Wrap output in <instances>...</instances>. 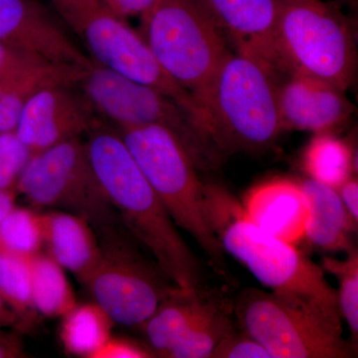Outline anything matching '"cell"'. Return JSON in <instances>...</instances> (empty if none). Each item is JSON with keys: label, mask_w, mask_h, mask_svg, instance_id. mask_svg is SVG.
<instances>
[{"label": "cell", "mask_w": 358, "mask_h": 358, "mask_svg": "<svg viewBox=\"0 0 358 358\" xmlns=\"http://www.w3.org/2000/svg\"><path fill=\"white\" fill-rule=\"evenodd\" d=\"M85 136L92 166L124 228L176 286L203 289L201 264L117 129L99 119Z\"/></svg>", "instance_id": "6da1fadb"}, {"label": "cell", "mask_w": 358, "mask_h": 358, "mask_svg": "<svg viewBox=\"0 0 358 358\" xmlns=\"http://www.w3.org/2000/svg\"><path fill=\"white\" fill-rule=\"evenodd\" d=\"M207 215L224 252L248 268L261 284L341 324L338 291L296 245L256 225L241 202L223 186L205 183Z\"/></svg>", "instance_id": "7a4b0ae2"}, {"label": "cell", "mask_w": 358, "mask_h": 358, "mask_svg": "<svg viewBox=\"0 0 358 358\" xmlns=\"http://www.w3.org/2000/svg\"><path fill=\"white\" fill-rule=\"evenodd\" d=\"M277 75L256 59L229 52L195 103L213 157L268 148L284 131Z\"/></svg>", "instance_id": "3957f363"}, {"label": "cell", "mask_w": 358, "mask_h": 358, "mask_svg": "<svg viewBox=\"0 0 358 358\" xmlns=\"http://www.w3.org/2000/svg\"><path fill=\"white\" fill-rule=\"evenodd\" d=\"M174 224L190 235L221 272L224 250L207 215L205 183L180 138L159 124L117 129Z\"/></svg>", "instance_id": "277c9868"}, {"label": "cell", "mask_w": 358, "mask_h": 358, "mask_svg": "<svg viewBox=\"0 0 358 358\" xmlns=\"http://www.w3.org/2000/svg\"><path fill=\"white\" fill-rule=\"evenodd\" d=\"M140 20L155 60L195 101L230 52L204 0H159Z\"/></svg>", "instance_id": "5b68a950"}, {"label": "cell", "mask_w": 358, "mask_h": 358, "mask_svg": "<svg viewBox=\"0 0 358 358\" xmlns=\"http://www.w3.org/2000/svg\"><path fill=\"white\" fill-rule=\"evenodd\" d=\"M275 48L281 75H303L345 91L357 69L355 39L345 16L322 0L282 1Z\"/></svg>", "instance_id": "8992f818"}, {"label": "cell", "mask_w": 358, "mask_h": 358, "mask_svg": "<svg viewBox=\"0 0 358 358\" xmlns=\"http://www.w3.org/2000/svg\"><path fill=\"white\" fill-rule=\"evenodd\" d=\"M51 8L83 46L92 62L148 85L173 98L192 117L199 113L193 96L160 67L138 31L106 0H48Z\"/></svg>", "instance_id": "52a82bcc"}, {"label": "cell", "mask_w": 358, "mask_h": 358, "mask_svg": "<svg viewBox=\"0 0 358 358\" xmlns=\"http://www.w3.org/2000/svg\"><path fill=\"white\" fill-rule=\"evenodd\" d=\"M15 190L35 206L84 219L99 240L126 229L96 178L81 138L62 141L32 157Z\"/></svg>", "instance_id": "ba28073f"}, {"label": "cell", "mask_w": 358, "mask_h": 358, "mask_svg": "<svg viewBox=\"0 0 358 358\" xmlns=\"http://www.w3.org/2000/svg\"><path fill=\"white\" fill-rule=\"evenodd\" d=\"M233 310L242 331L271 358H346L355 353L341 324L282 294L245 289Z\"/></svg>", "instance_id": "9c48e42d"}, {"label": "cell", "mask_w": 358, "mask_h": 358, "mask_svg": "<svg viewBox=\"0 0 358 358\" xmlns=\"http://www.w3.org/2000/svg\"><path fill=\"white\" fill-rule=\"evenodd\" d=\"M99 242L102 259L85 286L114 322L141 327L178 286L143 255L128 230Z\"/></svg>", "instance_id": "30bf717a"}, {"label": "cell", "mask_w": 358, "mask_h": 358, "mask_svg": "<svg viewBox=\"0 0 358 358\" xmlns=\"http://www.w3.org/2000/svg\"><path fill=\"white\" fill-rule=\"evenodd\" d=\"M99 117L119 127L159 124L173 131L197 167L210 164L208 152L192 115L159 90L93 63L77 84Z\"/></svg>", "instance_id": "8fae6325"}, {"label": "cell", "mask_w": 358, "mask_h": 358, "mask_svg": "<svg viewBox=\"0 0 358 358\" xmlns=\"http://www.w3.org/2000/svg\"><path fill=\"white\" fill-rule=\"evenodd\" d=\"M37 0H0V43L54 65L89 68V56Z\"/></svg>", "instance_id": "7c38bea8"}, {"label": "cell", "mask_w": 358, "mask_h": 358, "mask_svg": "<svg viewBox=\"0 0 358 358\" xmlns=\"http://www.w3.org/2000/svg\"><path fill=\"white\" fill-rule=\"evenodd\" d=\"M99 119L77 86L52 85L29 99L15 134L34 157L62 141L81 138Z\"/></svg>", "instance_id": "4fadbf2b"}, {"label": "cell", "mask_w": 358, "mask_h": 358, "mask_svg": "<svg viewBox=\"0 0 358 358\" xmlns=\"http://www.w3.org/2000/svg\"><path fill=\"white\" fill-rule=\"evenodd\" d=\"M238 53L260 61L281 77L275 29L281 0H204Z\"/></svg>", "instance_id": "5bb4252c"}, {"label": "cell", "mask_w": 358, "mask_h": 358, "mask_svg": "<svg viewBox=\"0 0 358 358\" xmlns=\"http://www.w3.org/2000/svg\"><path fill=\"white\" fill-rule=\"evenodd\" d=\"M278 83L282 129L331 133L348 121L353 108L343 90L303 75H286Z\"/></svg>", "instance_id": "9a60e30c"}, {"label": "cell", "mask_w": 358, "mask_h": 358, "mask_svg": "<svg viewBox=\"0 0 358 358\" xmlns=\"http://www.w3.org/2000/svg\"><path fill=\"white\" fill-rule=\"evenodd\" d=\"M243 205L261 229L293 245L305 238L308 208L299 182L274 178L252 188Z\"/></svg>", "instance_id": "2e32d148"}, {"label": "cell", "mask_w": 358, "mask_h": 358, "mask_svg": "<svg viewBox=\"0 0 358 358\" xmlns=\"http://www.w3.org/2000/svg\"><path fill=\"white\" fill-rule=\"evenodd\" d=\"M41 216L46 253L86 285L102 259L95 231L84 219L69 212L53 209Z\"/></svg>", "instance_id": "e0dca14e"}, {"label": "cell", "mask_w": 358, "mask_h": 358, "mask_svg": "<svg viewBox=\"0 0 358 358\" xmlns=\"http://www.w3.org/2000/svg\"><path fill=\"white\" fill-rule=\"evenodd\" d=\"M308 208L305 238L315 248L327 252H350L355 248L350 234L357 230L338 190L307 178L299 182Z\"/></svg>", "instance_id": "ac0fdd59"}, {"label": "cell", "mask_w": 358, "mask_h": 358, "mask_svg": "<svg viewBox=\"0 0 358 358\" xmlns=\"http://www.w3.org/2000/svg\"><path fill=\"white\" fill-rule=\"evenodd\" d=\"M211 296L204 289L178 288L159 303L150 319L141 326L150 350L164 357L182 338L206 308Z\"/></svg>", "instance_id": "d6986e66"}, {"label": "cell", "mask_w": 358, "mask_h": 358, "mask_svg": "<svg viewBox=\"0 0 358 358\" xmlns=\"http://www.w3.org/2000/svg\"><path fill=\"white\" fill-rule=\"evenodd\" d=\"M62 319L61 341L75 357L94 358L112 336L114 320L96 303H77Z\"/></svg>", "instance_id": "ffe728a7"}, {"label": "cell", "mask_w": 358, "mask_h": 358, "mask_svg": "<svg viewBox=\"0 0 358 358\" xmlns=\"http://www.w3.org/2000/svg\"><path fill=\"white\" fill-rule=\"evenodd\" d=\"M30 265L35 310L47 317H64L77 305L64 268L43 252L31 257Z\"/></svg>", "instance_id": "44dd1931"}, {"label": "cell", "mask_w": 358, "mask_h": 358, "mask_svg": "<svg viewBox=\"0 0 358 358\" xmlns=\"http://www.w3.org/2000/svg\"><path fill=\"white\" fill-rule=\"evenodd\" d=\"M233 329L229 306L211 296L199 319L164 357H211L218 343Z\"/></svg>", "instance_id": "7402d4cb"}, {"label": "cell", "mask_w": 358, "mask_h": 358, "mask_svg": "<svg viewBox=\"0 0 358 358\" xmlns=\"http://www.w3.org/2000/svg\"><path fill=\"white\" fill-rule=\"evenodd\" d=\"M353 154L345 141L331 133L315 134L303 154L308 178L338 189L352 176Z\"/></svg>", "instance_id": "603a6c76"}, {"label": "cell", "mask_w": 358, "mask_h": 358, "mask_svg": "<svg viewBox=\"0 0 358 358\" xmlns=\"http://www.w3.org/2000/svg\"><path fill=\"white\" fill-rule=\"evenodd\" d=\"M30 259L0 252V294L25 327L32 324L37 313L32 301Z\"/></svg>", "instance_id": "cb8c5ba5"}, {"label": "cell", "mask_w": 358, "mask_h": 358, "mask_svg": "<svg viewBox=\"0 0 358 358\" xmlns=\"http://www.w3.org/2000/svg\"><path fill=\"white\" fill-rule=\"evenodd\" d=\"M43 248L41 213L14 206L0 224V252L31 257Z\"/></svg>", "instance_id": "d4e9b609"}, {"label": "cell", "mask_w": 358, "mask_h": 358, "mask_svg": "<svg viewBox=\"0 0 358 358\" xmlns=\"http://www.w3.org/2000/svg\"><path fill=\"white\" fill-rule=\"evenodd\" d=\"M322 268L338 278V305L341 317H345L352 333V346L358 336V253L353 248L348 252L345 260L324 258Z\"/></svg>", "instance_id": "484cf974"}, {"label": "cell", "mask_w": 358, "mask_h": 358, "mask_svg": "<svg viewBox=\"0 0 358 358\" xmlns=\"http://www.w3.org/2000/svg\"><path fill=\"white\" fill-rule=\"evenodd\" d=\"M32 154L15 131L0 133V189H13Z\"/></svg>", "instance_id": "4316f807"}, {"label": "cell", "mask_w": 358, "mask_h": 358, "mask_svg": "<svg viewBox=\"0 0 358 358\" xmlns=\"http://www.w3.org/2000/svg\"><path fill=\"white\" fill-rule=\"evenodd\" d=\"M48 65L54 64L0 43V81L20 79Z\"/></svg>", "instance_id": "83f0119b"}, {"label": "cell", "mask_w": 358, "mask_h": 358, "mask_svg": "<svg viewBox=\"0 0 358 358\" xmlns=\"http://www.w3.org/2000/svg\"><path fill=\"white\" fill-rule=\"evenodd\" d=\"M212 358H271L270 355L255 339L245 334L231 329L218 343Z\"/></svg>", "instance_id": "f1b7e54d"}, {"label": "cell", "mask_w": 358, "mask_h": 358, "mask_svg": "<svg viewBox=\"0 0 358 358\" xmlns=\"http://www.w3.org/2000/svg\"><path fill=\"white\" fill-rule=\"evenodd\" d=\"M155 357L150 348H145L136 341L112 336L103 343L94 358H148Z\"/></svg>", "instance_id": "f546056e"}, {"label": "cell", "mask_w": 358, "mask_h": 358, "mask_svg": "<svg viewBox=\"0 0 358 358\" xmlns=\"http://www.w3.org/2000/svg\"><path fill=\"white\" fill-rule=\"evenodd\" d=\"M110 8L122 18L143 15L154 7L159 0H106Z\"/></svg>", "instance_id": "4dcf8cb0"}, {"label": "cell", "mask_w": 358, "mask_h": 358, "mask_svg": "<svg viewBox=\"0 0 358 358\" xmlns=\"http://www.w3.org/2000/svg\"><path fill=\"white\" fill-rule=\"evenodd\" d=\"M338 190L346 211L355 222L358 221V183L357 179L350 176Z\"/></svg>", "instance_id": "1f68e13d"}, {"label": "cell", "mask_w": 358, "mask_h": 358, "mask_svg": "<svg viewBox=\"0 0 358 358\" xmlns=\"http://www.w3.org/2000/svg\"><path fill=\"white\" fill-rule=\"evenodd\" d=\"M24 357L20 339L13 334L2 333L0 329V358Z\"/></svg>", "instance_id": "d6a6232c"}, {"label": "cell", "mask_w": 358, "mask_h": 358, "mask_svg": "<svg viewBox=\"0 0 358 358\" xmlns=\"http://www.w3.org/2000/svg\"><path fill=\"white\" fill-rule=\"evenodd\" d=\"M16 196H17V192H16L15 188L0 189V224L11 209L15 206Z\"/></svg>", "instance_id": "836d02e7"}, {"label": "cell", "mask_w": 358, "mask_h": 358, "mask_svg": "<svg viewBox=\"0 0 358 358\" xmlns=\"http://www.w3.org/2000/svg\"><path fill=\"white\" fill-rule=\"evenodd\" d=\"M16 320L15 315L10 310H7L6 307V301L2 299L0 294V329L6 324H13Z\"/></svg>", "instance_id": "e575fe53"}, {"label": "cell", "mask_w": 358, "mask_h": 358, "mask_svg": "<svg viewBox=\"0 0 358 358\" xmlns=\"http://www.w3.org/2000/svg\"><path fill=\"white\" fill-rule=\"evenodd\" d=\"M20 79H21V78H20ZM20 79L13 80V81H0V96H1L2 94H3L4 92H6V90L8 89L9 87L11 86V85L15 83L16 81H18V80H20Z\"/></svg>", "instance_id": "d590c367"}, {"label": "cell", "mask_w": 358, "mask_h": 358, "mask_svg": "<svg viewBox=\"0 0 358 358\" xmlns=\"http://www.w3.org/2000/svg\"><path fill=\"white\" fill-rule=\"evenodd\" d=\"M350 1H352V3H355V2H357V0H350Z\"/></svg>", "instance_id": "8d00e7d4"}, {"label": "cell", "mask_w": 358, "mask_h": 358, "mask_svg": "<svg viewBox=\"0 0 358 358\" xmlns=\"http://www.w3.org/2000/svg\"><path fill=\"white\" fill-rule=\"evenodd\" d=\"M282 1H294V0H282Z\"/></svg>", "instance_id": "74e56055"}]
</instances>
